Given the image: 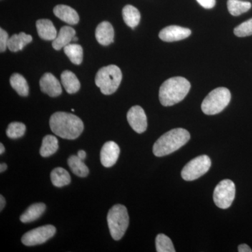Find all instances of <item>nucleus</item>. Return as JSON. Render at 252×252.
<instances>
[{"instance_id":"f257e3e1","label":"nucleus","mask_w":252,"mask_h":252,"mask_svg":"<svg viewBox=\"0 0 252 252\" xmlns=\"http://www.w3.org/2000/svg\"><path fill=\"white\" fill-rule=\"evenodd\" d=\"M51 130L60 137L75 140L84 130V123L80 118L67 112H56L49 121Z\"/></svg>"},{"instance_id":"f03ea898","label":"nucleus","mask_w":252,"mask_h":252,"mask_svg":"<svg viewBox=\"0 0 252 252\" xmlns=\"http://www.w3.org/2000/svg\"><path fill=\"white\" fill-rule=\"evenodd\" d=\"M190 89V82L185 78H170L160 86L159 90V100L162 105L165 107L174 105L185 98Z\"/></svg>"},{"instance_id":"7ed1b4c3","label":"nucleus","mask_w":252,"mask_h":252,"mask_svg":"<svg viewBox=\"0 0 252 252\" xmlns=\"http://www.w3.org/2000/svg\"><path fill=\"white\" fill-rule=\"evenodd\" d=\"M190 137V134L185 129H172L159 137L154 143V154L156 157H162L173 153L185 145Z\"/></svg>"},{"instance_id":"20e7f679","label":"nucleus","mask_w":252,"mask_h":252,"mask_svg":"<svg viewBox=\"0 0 252 252\" xmlns=\"http://www.w3.org/2000/svg\"><path fill=\"white\" fill-rule=\"evenodd\" d=\"M122 80L120 68L114 64L101 68L95 77V84L104 94H112L117 91Z\"/></svg>"},{"instance_id":"39448f33","label":"nucleus","mask_w":252,"mask_h":252,"mask_svg":"<svg viewBox=\"0 0 252 252\" xmlns=\"http://www.w3.org/2000/svg\"><path fill=\"white\" fill-rule=\"evenodd\" d=\"M107 223L112 238L115 240H121L129 225V216L126 207L122 205L113 206L107 215Z\"/></svg>"},{"instance_id":"423d86ee","label":"nucleus","mask_w":252,"mask_h":252,"mask_svg":"<svg viewBox=\"0 0 252 252\" xmlns=\"http://www.w3.org/2000/svg\"><path fill=\"white\" fill-rule=\"evenodd\" d=\"M231 94L228 89L220 87L211 91L203 101L201 109L207 115H215L221 112L229 104Z\"/></svg>"},{"instance_id":"0eeeda50","label":"nucleus","mask_w":252,"mask_h":252,"mask_svg":"<svg viewBox=\"0 0 252 252\" xmlns=\"http://www.w3.org/2000/svg\"><path fill=\"white\" fill-rule=\"evenodd\" d=\"M211 159L208 156H200L192 159L182 169V177L185 181H193L200 178L210 170Z\"/></svg>"},{"instance_id":"6e6552de","label":"nucleus","mask_w":252,"mask_h":252,"mask_svg":"<svg viewBox=\"0 0 252 252\" xmlns=\"http://www.w3.org/2000/svg\"><path fill=\"white\" fill-rule=\"evenodd\" d=\"M235 196L234 182L230 180H222L215 187L213 199L215 205L220 209L225 210L230 207Z\"/></svg>"},{"instance_id":"1a4fd4ad","label":"nucleus","mask_w":252,"mask_h":252,"mask_svg":"<svg viewBox=\"0 0 252 252\" xmlns=\"http://www.w3.org/2000/svg\"><path fill=\"white\" fill-rule=\"evenodd\" d=\"M56 232V229L54 225H43L27 232L26 234L23 235L21 242L26 246L41 245L54 237Z\"/></svg>"},{"instance_id":"9d476101","label":"nucleus","mask_w":252,"mask_h":252,"mask_svg":"<svg viewBox=\"0 0 252 252\" xmlns=\"http://www.w3.org/2000/svg\"><path fill=\"white\" fill-rule=\"evenodd\" d=\"M127 119L130 127L137 133H142L147 130V116L140 106L131 107L127 112Z\"/></svg>"},{"instance_id":"9b49d317","label":"nucleus","mask_w":252,"mask_h":252,"mask_svg":"<svg viewBox=\"0 0 252 252\" xmlns=\"http://www.w3.org/2000/svg\"><path fill=\"white\" fill-rule=\"evenodd\" d=\"M120 155V148L112 141L106 142L101 149L100 161L104 167H110L115 165Z\"/></svg>"},{"instance_id":"f8f14e48","label":"nucleus","mask_w":252,"mask_h":252,"mask_svg":"<svg viewBox=\"0 0 252 252\" xmlns=\"http://www.w3.org/2000/svg\"><path fill=\"white\" fill-rule=\"evenodd\" d=\"M191 34V31L188 28L177 26H170L163 28L159 33V38L161 40L172 42L187 39Z\"/></svg>"},{"instance_id":"ddd939ff","label":"nucleus","mask_w":252,"mask_h":252,"mask_svg":"<svg viewBox=\"0 0 252 252\" xmlns=\"http://www.w3.org/2000/svg\"><path fill=\"white\" fill-rule=\"evenodd\" d=\"M41 91L50 97H58L62 94V87L54 74L46 73L39 81Z\"/></svg>"},{"instance_id":"4468645a","label":"nucleus","mask_w":252,"mask_h":252,"mask_svg":"<svg viewBox=\"0 0 252 252\" xmlns=\"http://www.w3.org/2000/svg\"><path fill=\"white\" fill-rule=\"evenodd\" d=\"M95 37L99 44L108 46L114 41V31L110 23L104 21L99 23L96 28Z\"/></svg>"},{"instance_id":"2eb2a0df","label":"nucleus","mask_w":252,"mask_h":252,"mask_svg":"<svg viewBox=\"0 0 252 252\" xmlns=\"http://www.w3.org/2000/svg\"><path fill=\"white\" fill-rule=\"evenodd\" d=\"M55 16L67 24L76 25L79 23V16L77 11L67 5H57L54 9Z\"/></svg>"},{"instance_id":"dca6fc26","label":"nucleus","mask_w":252,"mask_h":252,"mask_svg":"<svg viewBox=\"0 0 252 252\" xmlns=\"http://www.w3.org/2000/svg\"><path fill=\"white\" fill-rule=\"evenodd\" d=\"M76 35V31L74 28L69 26H64L60 30L59 34L56 39L53 40V48L56 51H59L64 46L70 44L73 38Z\"/></svg>"},{"instance_id":"f3484780","label":"nucleus","mask_w":252,"mask_h":252,"mask_svg":"<svg viewBox=\"0 0 252 252\" xmlns=\"http://www.w3.org/2000/svg\"><path fill=\"white\" fill-rule=\"evenodd\" d=\"M36 27L38 34L44 40H54L58 35L56 28L49 19L38 20L36 23Z\"/></svg>"},{"instance_id":"a211bd4d","label":"nucleus","mask_w":252,"mask_h":252,"mask_svg":"<svg viewBox=\"0 0 252 252\" xmlns=\"http://www.w3.org/2000/svg\"><path fill=\"white\" fill-rule=\"evenodd\" d=\"M61 82L68 94H73L80 89L81 84L74 73L71 71H64L61 74Z\"/></svg>"},{"instance_id":"6ab92c4d","label":"nucleus","mask_w":252,"mask_h":252,"mask_svg":"<svg viewBox=\"0 0 252 252\" xmlns=\"http://www.w3.org/2000/svg\"><path fill=\"white\" fill-rule=\"evenodd\" d=\"M46 205L44 203H34L31 205L26 212L20 217L23 223H30L34 221L41 216L46 210Z\"/></svg>"},{"instance_id":"aec40b11","label":"nucleus","mask_w":252,"mask_h":252,"mask_svg":"<svg viewBox=\"0 0 252 252\" xmlns=\"http://www.w3.org/2000/svg\"><path fill=\"white\" fill-rule=\"evenodd\" d=\"M32 37L30 34L21 32L18 34H14L9 39L8 48L12 52L21 51L28 44L32 42Z\"/></svg>"},{"instance_id":"412c9836","label":"nucleus","mask_w":252,"mask_h":252,"mask_svg":"<svg viewBox=\"0 0 252 252\" xmlns=\"http://www.w3.org/2000/svg\"><path fill=\"white\" fill-rule=\"evenodd\" d=\"M140 17L139 10L132 5H126L123 9V18H124V22L129 27L134 28L138 26Z\"/></svg>"},{"instance_id":"4be33fe9","label":"nucleus","mask_w":252,"mask_h":252,"mask_svg":"<svg viewBox=\"0 0 252 252\" xmlns=\"http://www.w3.org/2000/svg\"><path fill=\"white\" fill-rule=\"evenodd\" d=\"M59 140L54 135H46L42 140L40 149V155L42 157H51L59 149Z\"/></svg>"},{"instance_id":"5701e85b","label":"nucleus","mask_w":252,"mask_h":252,"mask_svg":"<svg viewBox=\"0 0 252 252\" xmlns=\"http://www.w3.org/2000/svg\"><path fill=\"white\" fill-rule=\"evenodd\" d=\"M51 180L53 185L56 187H64L71 182L70 175L63 167H56L51 173Z\"/></svg>"},{"instance_id":"b1692460","label":"nucleus","mask_w":252,"mask_h":252,"mask_svg":"<svg viewBox=\"0 0 252 252\" xmlns=\"http://www.w3.org/2000/svg\"><path fill=\"white\" fill-rule=\"evenodd\" d=\"M67 162L69 168L74 175L80 177H86L89 175V168L78 156H71L68 158Z\"/></svg>"},{"instance_id":"393cba45","label":"nucleus","mask_w":252,"mask_h":252,"mask_svg":"<svg viewBox=\"0 0 252 252\" xmlns=\"http://www.w3.org/2000/svg\"><path fill=\"white\" fill-rule=\"evenodd\" d=\"M10 84L19 95L26 97L29 94V86L26 79L21 74H12L10 78Z\"/></svg>"},{"instance_id":"a878e982","label":"nucleus","mask_w":252,"mask_h":252,"mask_svg":"<svg viewBox=\"0 0 252 252\" xmlns=\"http://www.w3.org/2000/svg\"><path fill=\"white\" fill-rule=\"evenodd\" d=\"M227 6L230 14L234 16H240L252 8L251 3L240 0H228Z\"/></svg>"},{"instance_id":"bb28decb","label":"nucleus","mask_w":252,"mask_h":252,"mask_svg":"<svg viewBox=\"0 0 252 252\" xmlns=\"http://www.w3.org/2000/svg\"><path fill=\"white\" fill-rule=\"evenodd\" d=\"M64 52L73 64H80L83 61V49L79 44H68L64 46Z\"/></svg>"},{"instance_id":"cd10ccee","label":"nucleus","mask_w":252,"mask_h":252,"mask_svg":"<svg viewBox=\"0 0 252 252\" xmlns=\"http://www.w3.org/2000/svg\"><path fill=\"white\" fill-rule=\"evenodd\" d=\"M156 248L158 252H175L172 240L167 235L158 234L156 238Z\"/></svg>"},{"instance_id":"c85d7f7f","label":"nucleus","mask_w":252,"mask_h":252,"mask_svg":"<svg viewBox=\"0 0 252 252\" xmlns=\"http://www.w3.org/2000/svg\"><path fill=\"white\" fill-rule=\"evenodd\" d=\"M26 126L23 123L13 122L8 126L6 135L11 139H18L26 133Z\"/></svg>"},{"instance_id":"c756f323","label":"nucleus","mask_w":252,"mask_h":252,"mask_svg":"<svg viewBox=\"0 0 252 252\" xmlns=\"http://www.w3.org/2000/svg\"><path fill=\"white\" fill-rule=\"evenodd\" d=\"M234 34L239 37L252 35V18L237 26L234 29Z\"/></svg>"},{"instance_id":"7c9ffc66","label":"nucleus","mask_w":252,"mask_h":252,"mask_svg":"<svg viewBox=\"0 0 252 252\" xmlns=\"http://www.w3.org/2000/svg\"><path fill=\"white\" fill-rule=\"evenodd\" d=\"M9 35L2 28L0 29V51L1 52H4L6 48L8 47V41H9Z\"/></svg>"},{"instance_id":"2f4dec72","label":"nucleus","mask_w":252,"mask_h":252,"mask_svg":"<svg viewBox=\"0 0 252 252\" xmlns=\"http://www.w3.org/2000/svg\"><path fill=\"white\" fill-rule=\"evenodd\" d=\"M205 9H212L216 4V0H196Z\"/></svg>"},{"instance_id":"473e14b6","label":"nucleus","mask_w":252,"mask_h":252,"mask_svg":"<svg viewBox=\"0 0 252 252\" xmlns=\"http://www.w3.org/2000/svg\"><path fill=\"white\" fill-rule=\"evenodd\" d=\"M239 252H252V250L246 244H242L238 246Z\"/></svg>"},{"instance_id":"72a5a7b5","label":"nucleus","mask_w":252,"mask_h":252,"mask_svg":"<svg viewBox=\"0 0 252 252\" xmlns=\"http://www.w3.org/2000/svg\"><path fill=\"white\" fill-rule=\"evenodd\" d=\"M6 205V201H5V199L4 197H3L2 195H0V210H1L4 209V207Z\"/></svg>"},{"instance_id":"f704fd0d","label":"nucleus","mask_w":252,"mask_h":252,"mask_svg":"<svg viewBox=\"0 0 252 252\" xmlns=\"http://www.w3.org/2000/svg\"><path fill=\"white\" fill-rule=\"evenodd\" d=\"M77 156L81 160H84L86 158V153L84 150H80L78 152Z\"/></svg>"},{"instance_id":"c9c22d12","label":"nucleus","mask_w":252,"mask_h":252,"mask_svg":"<svg viewBox=\"0 0 252 252\" xmlns=\"http://www.w3.org/2000/svg\"><path fill=\"white\" fill-rule=\"evenodd\" d=\"M7 169V165L6 163H1L0 165V172H3Z\"/></svg>"},{"instance_id":"e433bc0d","label":"nucleus","mask_w":252,"mask_h":252,"mask_svg":"<svg viewBox=\"0 0 252 252\" xmlns=\"http://www.w3.org/2000/svg\"><path fill=\"white\" fill-rule=\"evenodd\" d=\"M5 151L4 146L2 143L0 144V154H3Z\"/></svg>"},{"instance_id":"4c0bfd02","label":"nucleus","mask_w":252,"mask_h":252,"mask_svg":"<svg viewBox=\"0 0 252 252\" xmlns=\"http://www.w3.org/2000/svg\"><path fill=\"white\" fill-rule=\"evenodd\" d=\"M78 40V38L77 37V36H74V38H73V40L72 41H77Z\"/></svg>"}]
</instances>
